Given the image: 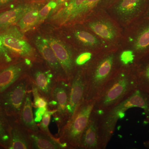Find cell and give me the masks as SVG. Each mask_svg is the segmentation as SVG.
<instances>
[{
  "mask_svg": "<svg viewBox=\"0 0 149 149\" xmlns=\"http://www.w3.org/2000/svg\"><path fill=\"white\" fill-rule=\"evenodd\" d=\"M116 64V56L114 54L111 53L99 59L89 72L85 71V100L95 101L105 85L117 73L115 72Z\"/></svg>",
  "mask_w": 149,
  "mask_h": 149,
  "instance_id": "obj_3",
  "label": "cell"
},
{
  "mask_svg": "<svg viewBox=\"0 0 149 149\" xmlns=\"http://www.w3.org/2000/svg\"><path fill=\"white\" fill-rule=\"evenodd\" d=\"M55 1H56V3L57 7L54 13H56L60 9L62 6L65 4L68 0H55Z\"/></svg>",
  "mask_w": 149,
  "mask_h": 149,
  "instance_id": "obj_34",
  "label": "cell"
},
{
  "mask_svg": "<svg viewBox=\"0 0 149 149\" xmlns=\"http://www.w3.org/2000/svg\"><path fill=\"white\" fill-rule=\"evenodd\" d=\"M74 36L77 41L87 47H95L100 44V41L95 36L84 30L75 31Z\"/></svg>",
  "mask_w": 149,
  "mask_h": 149,
  "instance_id": "obj_26",
  "label": "cell"
},
{
  "mask_svg": "<svg viewBox=\"0 0 149 149\" xmlns=\"http://www.w3.org/2000/svg\"><path fill=\"white\" fill-rule=\"evenodd\" d=\"M29 133L31 149H66L53 135H48L40 130Z\"/></svg>",
  "mask_w": 149,
  "mask_h": 149,
  "instance_id": "obj_18",
  "label": "cell"
},
{
  "mask_svg": "<svg viewBox=\"0 0 149 149\" xmlns=\"http://www.w3.org/2000/svg\"><path fill=\"white\" fill-rule=\"evenodd\" d=\"M95 101H84L66 125L58 131L57 139L66 149H79L80 139L93 111Z\"/></svg>",
  "mask_w": 149,
  "mask_h": 149,
  "instance_id": "obj_4",
  "label": "cell"
},
{
  "mask_svg": "<svg viewBox=\"0 0 149 149\" xmlns=\"http://www.w3.org/2000/svg\"><path fill=\"white\" fill-rule=\"evenodd\" d=\"M146 17L147 20L139 26L133 39L131 51L135 56L134 63L149 52V17Z\"/></svg>",
  "mask_w": 149,
  "mask_h": 149,
  "instance_id": "obj_16",
  "label": "cell"
},
{
  "mask_svg": "<svg viewBox=\"0 0 149 149\" xmlns=\"http://www.w3.org/2000/svg\"><path fill=\"white\" fill-rule=\"evenodd\" d=\"M70 82L76 70L74 56L71 49L62 41L52 37L47 38Z\"/></svg>",
  "mask_w": 149,
  "mask_h": 149,
  "instance_id": "obj_9",
  "label": "cell"
},
{
  "mask_svg": "<svg viewBox=\"0 0 149 149\" xmlns=\"http://www.w3.org/2000/svg\"><path fill=\"white\" fill-rule=\"evenodd\" d=\"M33 96L32 88L27 92L25 101L22 108L19 122L29 132H36L40 130L35 121L33 113Z\"/></svg>",
  "mask_w": 149,
  "mask_h": 149,
  "instance_id": "obj_19",
  "label": "cell"
},
{
  "mask_svg": "<svg viewBox=\"0 0 149 149\" xmlns=\"http://www.w3.org/2000/svg\"><path fill=\"white\" fill-rule=\"evenodd\" d=\"M146 121L149 123V109L148 112L146 114ZM144 145L145 147L149 149V139L147 141H145L144 143Z\"/></svg>",
  "mask_w": 149,
  "mask_h": 149,
  "instance_id": "obj_35",
  "label": "cell"
},
{
  "mask_svg": "<svg viewBox=\"0 0 149 149\" xmlns=\"http://www.w3.org/2000/svg\"><path fill=\"white\" fill-rule=\"evenodd\" d=\"M32 83L27 74L0 95V110L8 118L18 120L27 92Z\"/></svg>",
  "mask_w": 149,
  "mask_h": 149,
  "instance_id": "obj_5",
  "label": "cell"
},
{
  "mask_svg": "<svg viewBox=\"0 0 149 149\" xmlns=\"http://www.w3.org/2000/svg\"><path fill=\"white\" fill-rule=\"evenodd\" d=\"M101 0H85V2L70 17L67 23H69L78 19L87 14Z\"/></svg>",
  "mask_w": 149,
  "mask_h": 149,
  "instance_id": "obj_25",
  "label": "cell"
},
{
  "mask_svg": "<svg viewBox=\"0 0 149 149\" xmlns=\"http://www.w3.org/2000/svg\"><path fill=\"white\" fill-rule=\"evenodd\" d=\"M90 29L96 35L102 39L112 41L117 36L115 27L110 21L100 20L93 21L88 24Z\"/></svg>",
  "mask_w": 149,
  "mask_h": 149,
  "instance_id": "obj_21",
  "label": "cell"
},
{
  "mask_svg": "<svg viewBox=\"0 0 149 149\" xmlns=\"http://www.w3.org/2000/svg\"><path fill=\"white\" fill-rule=\"evenodd\" d=\"M32 91L33 107L35 108H48L47 101L40 94L37 87L32 83Z\"/></svg>",
  "mask_w": 149,
  "mask_h": 149,
  "instance_id": "obj_29",
  "label": "cell"
},
{
  "mask_svg": "<svg viewBox=\"0 0 149 149\" xmlns=\"http://www.w3.org/2000/svg\"><path fill=\"white\" fill-rule=\"evenodd\" d=\"M55 110L47 109L43 115L42 120L38 125L39 129L41 131L48 135L52 136L49 129V125L50 122L51 117L56 112Z\"/></svg>",
  "mask_w": 149,
  "mask_h": 149,
  "instance_id": "obj_30",
  "label": "cell"
},
{
  "mask_svg": "<svg viewBox=\"0 0 149 149\" xmlns=\"http://www.w3.org/2000/svg\"><path fill=\"white\" fill-rule=\"evenodd\" d=\"M35 45L43 60L45 62L46 65L53 71L57 80L68 81L65 73L47 38L37 36L35 38Z\"/></svg>",
  "mask_w": 149,
  "mask_h": 149,
  "instance_id": "obj_14",
  "label": "cell"
},
{
  "mask_svg": "<svg viewBox=\"0 0 149 149\" xmlns=\"http://www.w3.org/2000/svg\"><path fill=\"white\" fill-rule=\"evenodd\" d=\"M85 1L68 0L63 8L50 17L51 21L61 25L66 24L70 17Z\"/></svg>",
  "mask_w": 149,
  "mask_h": 149,
  "instance_id": "obj_22",
  "label": "cell"
},
{
  "mask_svg": "<svg viewBox=\"0 0 149 149\" xmlns=\"http://www.w3.org/2000/svg\"><path fill=\"white\" fill-rule=\"evenodd\" d=\"M92 57V54L88 52L80 54L75 59V65L78 67L83 66L90 61Z\"/></svg>",
  "mask_w": 149,
  "mask_h": 149,
  "instance_id": "obj_31",
  "label": "cell"
},
{
  "mask_svg": "<svg viewBox=\"0 0 149 149\" xmlns=\"http://www.w3.org/2000/svg\"><path fill=\"white\" fill-rule=\"evenodd\" d=\"M138 89L134 70L117 72L105 85L95 101L93 109L99 112L122 101Z\"/></svg>",
  "mask_w": 149,
  "mask_h": 149,
  "instance_id": "obj_2",
  "label": "cell"
},
{
  "mask_svg": "<svg viewBox=\"0 0 149 149\" xmlns=\"http://www.w3.org/2000/svg\"><path fill=\"white\" fill-rule=\"evenodd\" d=\"M48 108H36L35 112V121L37 122L41 121L45 113L47 111Z\"/></svg>",
  "mask_w": 149,
  "mask_h": 149,
  "instance_id": "obj_33",
  "label": "cell"
},
{
  "mask_svg": "<svg viewBox=\"0 0 149 149\" xmlns=\"http://www.w3.org/2000/svg\"><path fill=\"white\" fill-rule=\"evenodd\" d=\"M149 0H121L115 7L118 16L123 21L137 19L143 13L146 14Z\"/></svg>",
  "mask_w": 149,
  "mask_h": 149,
  "instance_id": "obj_13",
  "label": "cell"
},
{
  "mask_svg": "<svg viewBox=\"0 0 149 149\" xmlns=\"http://www.w3.org/2000/svg\"><path fill=\"white\" fill-rule=\"evenodd\" d=\"M0 41L13 56L35 61V52L25 40L22 32L15 25L0 32Z\"/></svg>",
  "mask_w": 149,
  "mask_h": 149,
  "instance_id": "obj_7",
  "label": "cell"
},
{
  "mask_svg": "<svg viewBox=\"0 0 149 149\" xmlns=\"http://www.w3.org/2000/svg\"><path fill=\"white\" fill-rule=\"evenodd\" d=\"M57 7L55 0H50L49 2L40 9L39 11V22H42L47 18H49L55 13Z\"/></svg>",
  "mask_w": 149,
  "mask_h": 149,
  "instance_id": "obj_27",
  "label": "cell"
},
{
  "mask_svg": "<svg viewBox=\"0 0 149 149\" xmlns=\"http://www.w3.org/2000/svg\"><path fill=\"white\" fill-rule=\"evenodd\" d=\"M70 83L65 80H57L52 91L50 100L48 102V109L55 110L54 120L58 132L66 125L68 120V107L69 102Z\"/></svg>",
  "mask_w": 149,
  "mask_h": 149,
  "instance_id": "obj_6",
  "label": "cell"
},
{
  "mask_svg": "<svg viewBox=\"0 0 149 149\" xmlns=\"http://www.w3.org/2000/svg\"><path fill=\"white\" fill-rule=\"evenodd\" d=\"M69 83L70 87L68 107V120L72 117L81 103L85 100L86 89L85 70L81 68L75 70Z\"/></svg>",
  "mask_w": 149,
  "mask_h": 149,
  "instance_id": "obj_8",
  "label": "cell"
},
{
  "mask_svg": "<svg viewBox=\"0 0 149 149\" xmlns=\"http://www.w3.org/2000/svg\"><path fill=\"white\" fill-rule=\"evenodd\" d=\"M144 110L145 115L149 109V94L138 89L122 101L109 109L99 112V124L102 149H105L114 132L118 120L132 108Z\"/></svg>",
  "mask_w": 149,
  "mask_h": 149,
  "instance_id": "obj_1",
  "label": "cell"
},
{
  "mask_svg": "<svg viewBox=\"0 0 149 149\" xmlns=\"http://www.w3.org/2000/svg\"><path fill=\"white\" fill-rule=\"evenodd\" d=\"M17 0H0V10L13 6Z\"/></svg>",
  "mask_w": 149,
  "mask_h": 149,
  "instance_id": "obj_32",
  "label": "cell"
},
{
  "mask_svg": "<svg viewBox=\"0 0 149 149\" xmlns=\"http://www.w3.org/2000/svg\"><path fill=\"white\" fill-rule=\"evenodd\" d=\"M98 111L93 109L80 139L79 149H102Z\"/></svg>",
  "mask_w": 149,
  "mask_h": 149,
  "instance_id": "obj_10",
  "label": "cell"
},
{
  "mask_svg": "<svg viewBox=\"0 0 149 149\" xmlns=\"http://www.w3.org/2000/svg\"></svg>",
  "mask_w": 149,
  "mask_h": 149,
  "instance_id": "obj_38",
  "label": "cell"
},
{
  "mask_svg": "<svg viewBox=\"0 0 149 149\" xmlns=\"http://www.w3.org/2000/svg\"><path fill=\"white\" fill-rule=\"evenodd\" d=\"M40 9L38 5H31L16 24L22 32H27L40 23L39 14Z\"/></svg>",
  "mask_w": 149,
  "mask_h": 149,
  "instance_id": "obj_23",
  "label": "cell"
},
{
  "mask_svg": "<svg viewBox=\"0 0 149 149\" xmlns=\"http://www.w3.org/2000/svg\"><path fill=\"white\" fill-rule=\"evenodd\" d=\"M0 149H2V148H1V147H0Z\"/></svg>",
  "mask_w": 149,
  "mask_h": 149,
  "instance_id": "obj_37",
  "label": "cell"
},
{
  "mask_svg": "<svg viewBox=\"0 0 149 149\" xmlns=\"http://www.w3.org/2000/svg\"><path fill=\"white\" fill-rule=\"evenodd\" d=\"M31 5L22 3L0 12V32L17 24Z\"/></svg>",
  "mask_w": 149,
  "mask_h": 149,
  "instance_id": "obj_17",
  "label": "cell"
},
{
  "mask_svg": "<svg viewBox=\"0 0 149 149\" xmlns=\"http://www.w3.org/2000/svg\"><path fill=\"white\" fill-rule=\"evenodd\" d=\"M145 17H149V4L148 7V10H147L146 12L145 15Z\"/></svg>",
  "mask_w": 149,
  "mask_h": 149,
  "instance_id": "obj_36",
  "label": "cell"
},
{
  "mask_svg": "<svg viewBox=\"0 0 149 149\" xmlns=\"http://www.w3.org/2000/svg\"><path fill=\"white\" fill-rule=\"evenodd\" d=\"M31 61L15 60L4 68L0 69V95L22 77L26 75Z\"/></svg>",
  "mask_w": 149,
  "mask_h": 149,
  "instance_id": "obj_11",
  "label": "cell"
},
{
  "mask_svg": "<svg viewBox=\"0 0 149 149\" xmlns=\"http://www.w3.org/2000/svg\"><path fill=\"white\" fill-rule=\"evenodd\" d=\"M10 129L8 118L0 110V147L2 149H8L10 140Z\"/></svg>",
  "mask_w": 149,
  "mask_h": 149,
  "instance_id": "obj_24",
  "label": "cell"
},
{
  "mask_svg": "<svg viewBox=\"0 0 149 149\" xmlns=\"http://www.w3.org/2000/svg\"><path fill=\"white\" fill-rule=\"evenodd\" d=\"M28 76L32 84L38 88L40 94L48 102L49 101L52 91L57 80L53 71L49 68L47 69L35 67L32 69L31 74Z\"/></svg>",
  "mask_w": 149,
  "mask_h": 149,
  "instance_id": "obj_12",
  "label": "cell"
},
{
  "mask_svg": "<svg viewBox=\"0 0 149 149\" xmlns=\"http://www.w3.org/2000/svg\"><path fill=\"white\" fill-rule=\"evenodd\" d=\"M133 64H135L134 70L138 89L149 94V52Z\"/></svg>",
  "mask_w": 149,
  "mask_h": 149,
  "instance_id": "obj_20",
  "label": "cell"
},
{
  "mask_svg": "<svg viewBox=\"0 0 149 149\" xmlns=\"http://www.w3.org/2000/svg\"><path fill=\"white\" fill-rule=\"evenodd\" d=\"M8 118L10 126V140L8 149H31L29 132L18 120Z\"/></svg>",
  "mask_w": 149,
  "mask_h": 149,
  "instance_id": "obj_15",
  "label": "cell"
},
{
  "mask_svg": "<svg viewBox=\"0 0 149 149\" xmlns=\"http://www.w3.org/2000/svg\"><path fill=\"white\" fill-rule=\"evenodd\" d=\"M15 58L0 41V69L6 67L15 60Z\"/></svg>",
  "mask_w": 149,
  "mask_h": 149,
  "instance_id": "obj_28",
  "label": "cell"
}]
</instances>
